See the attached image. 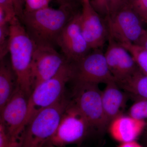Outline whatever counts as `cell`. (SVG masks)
<instances>
[{
    "instance_id": "obj_1",
    "label": "cell",
    "mask_w": 147,
    "mask_h": 147,
    "mask_svg": "<svg viewBox=\"0 0 147 147\" xmlns=\"http://www.w3.org/2000/svg\"><path fill=\"white\" fill-rule=\"evenodd\" d=\"M77 13L73 3L67 4L24 13L21 21L36 44L54 47L64 28Z\"/></svg>"
},
{
    "instance_id": "obj_2",
    "label": "cell",
    "mask_w": 147,
    "mask_h": 147,
    "mask_svg": "<svg viewBox=\"0 0 147 147\" xmlns=\"http://www.w3.org/2000/svg\"><path fill=\"white\" fill-rule=\"evenodd\" d=\"M10 29L9 53L11 64L17 77L18 86L29 97L32 92L31 68L36 43L18 17L11 21Z\"/></svg>"
},
{
    "instance_id": "obj_3",
    "label": "cell",
    "mask_w": 147,
    "mask_h": 147,
    "mask_svg": "<svg viewBox=\"0 0 147 147\" xmlns=\"http://www.w3.org/2000/svg\"><path fill=\"white\" fill-rule=\"evenodd\" d=\"M69 100L65 94L34 116L25 127L18 147L45 146L57 130Z\"/></svg>"
},
{
    "instance_id": "obj_4",
    "label": "cell",
    "mask_w": 147,
    "mask_h": 147,
    "mask_svg": "<svg viewBox=\"0 0 147 147\" xmlns=\"http://www.w3.org/2000/svg\"><path fill=\"white\" fill-rule=\"evenodd\" d=\"M73 68L67 62L56 75L38 84L28 98L25 127L37 113L54 105L64 95L66 85L72 81Z\"/></svg>"
},
{
    "instance_id": "obj_5",
    "label": "cell",
    "mask_w": 147,
    "mask_h": 147,
    "mask_svg": "<svg viewBox=\"0 0 147 147\" xmlns=\"http://www.w3.org/2000/svg\"><path fill=\"white\" fill-rule=\"evenodd\" d=\"M92 130L84 114L70 99L57 130L45 146L67 147L80 144Z\"/></svg>"
},
{
    "instance_id": "obj_6",
    "label": "cell",
    "mask_w": 147,
    "mask_h": 147,
    "mask_svg": "<svg viewBox=\"0 0 147 147\" xmlns=\"http://www.w3.org/2000/svg\"><path fill=\"white\" fill-rule=\"evenodd\" d=\"M105 20L109 37L122 45L137 44L147 33L143 21L128 4L110 13Z\"/></svg>"
},
{
    "instance_id": "obj_7",
    "label": "cell",
    "mask_w": 147,
    "mask_h": 147,
    "mask_svg": "<svg viewBox=\"0 0 147 147\" xmlns=\"http://www.w3.org/2000/svg\"><path fill=\"white\" fill-rule=\"evenodd\" d=\"M71 100L87 119L93 130L103 132L108 128L98 85L74 82Z\"/></svg>"
},
{
    "instance_id": "obj_8",
    "label": "cell",
    "mask_w": 147,
    "mask_h": 147,
    "mask_svg": "<svg viewBox=\"0 0 147 147\" xmlns=\"http://www.w3.org/2000/svg\"><path fill=\"white\" fill-rule=\"evenodd\" d=\"M29 97L17 86L12 97L1 111L0 123L10 137L13 147H18L25 129Z\"/></svg>"
},
{
    "instance_id": "obj_9",
    "label": "cell",
    "mask_w": 147,
    "mask_h": 147,
    "mask_svg": "<svg viewBox=\"0 0 147 147\" xmlns=\"http://www.w3.org/2000/svg\"><path fill=\"white\" fill-rule=\"evenodd\" d=\"M67 62L54 46L36 44L31 68L32 91L38 84L56 75Z\"/></svg>"
},
{
    "instance_id": "obj_10",
    "label": "cell",
    "mask_w": 147,
    "mask_h": 147,
    "mask_svg": "<svg viewBox=\"0 0 147 147\" xmlns=\"http://www.w3.org/2000/svg\"><path fill=\"white\" fill-rule=\"evenodd\" d=\"M80 60L71 63L73 82L95 84H108L115 81L102 50H92Z\"/></svg>"
},
{
    "instance_id": "obj_11",
    "label": "cell",
    "mask_w": 147,
    "mask_h": 147,
    "mask_svg": "<svg viewBox=\"0 0 147 147\" xmlns=\"http://www.w3.org/2000/svg\"><path fill=\"white\" fill-rule=\"evenodd\" d=\"M79 12L67 24L58 37L57 45L68 62L75 63L90 53L91 49L84 38L80 24Z\"/></svg>"
},
{
    "instance_id": "obj_12",
    "label": "cell",
    "mask_w": 147,
    "mask_h": 147,
    "mask_svg": "<svg viewBox=\"0 0 147 147\" xmlns=\"http://www.w3.org/2000/svg\"><path fill=\"white\" fill-rule=\"evenodd\" d=\"M82 3L80 13L82 34L91 50H101L109 37L105 20L93 8L90 2Z\"/></svg>"
},
{
    "instance_id": "obj_13",
    "label": "cell",
    "mask_w": 147,
    "mask_h": 147,
    "mask_svg": "<svg viewBox=\"0 0 147 147\" xmlns=\"http://www.w3.org/2000/svg\"><path fill=\"white\" fill-rule=\"evenodd\" d=\"M108 42L104 55L110 72L118 83L132 76L139 69L128 50L109 37Z\"/></svg>"
},
{
    "instance_id": "obj_14",
    "label": "cell",
    "mask_w": 147,
    "mask_h": 147,
    "mask_svg": "<svg viewBox=\"0 0 147 147\" xmlns=\"http://www.w3.org/2000/svg\"><path fill=\"white\" fill-rule=\"evenodd\" d=\"M146 125L145 121L122 114L112 121L108 127L113 139L123 143L136 141L144 132Z\"/></svg>"
},
{
    "instance_id": "obj_15",
    "label": "cell",
    "mask_w": 147,
    "mask_h": 147,
    "mask_svg": "<svg viewBox=\"0 0 147 147\" xmlns=\"http://www.w3.org/2000/svg\"><path fill=\"white\" fill-rule=\"evenodd\" d=\"M127 96L117 84L112 81L106 84L102 91V107L107 125L114 119L122 115L126 105Z\"/></svg>"
},
{
    "instance_id": "obj_16",
    "label": "cell",
    "mask_w": 147,
    "mask_h": 147,
    "mask_svg": "<svg viewBox=\"0 0 147 147\" xmlns=\"http://www.w3.org/2000/svg\"><path fill=\"white\" fill-rule=\"evenodd\" d=\"M18 86L17 77L10 61L6 58L0 63V111H1Z\"/></svg>"
},
{
    "instance_id": "obj_17",
    "label": "cell",
    "mask_w": 147,
    "mask_h": 147,
    "mask_svg": "<svg viewBox=\"0 0 147 147\" xmlns=\"http://www.w3.org/2000/svg\"><path fill=\"white\" fill-rule=\"evenodd\" d=\"M117 84L134 99H147V75L140 69L127 79Z\"/></svg>"
},
{
    "instance_id": "obj_18",
    "label": "cell",
    "mask_w": 147,
    "mask_h": 147,
    "mask_svg": "<svg viewBox=\"0 0 147 147\" xmlns=\"http://www.w3.org/2000/svg\"><path fill=\"white\" fill-rule=\"evenodd\" d=\"M122 46L131 54L142 73L147 75V50L143 46L136 44H129Z\"/></svg>"
},
{
    "instance_id": "obj_19",
    "label": "cell",
    "mask_w": 147,
    "mask_h": 147,
    "mask_svg": "<svg viewBox=\"0 0 147 147\" xmlns=\"http://www.w3.org/2000/svg\"><path fill=\"white\" fill-rule=\"evenodd\" d=\"M0 8L13 17L22 20L24 13V0H0Z\"/></svg>"
},
{
    "instance_id": "obj_20",
    "label": "cell",
    "mask_w": 147,
    "mask_h": 147,
    "mask_svg": "<svg viewBox=\"0 0 147 147\" xmlns=\"http://www.w3.org/2000/svg\"><path fill=\"white\" fill-rule=\"evenodd\" d=\"M128 111V115L147 122V99L135 98Z\"/></svg>"
},
{
    "instance_id": "obj_21",
    "label": "cell",
    "mask_w": 147,
    "mask_h": 147,
    "mask_svg": "<svg viewBox=\"0 0 147 147\" xmlns=\"http://www.w3.org/2000/svg\"><path fill=\"white\" fill-rule=\"evenodd\" d=\"M10 24L0 26V59L5 58L9 53Z\"/></svg>"
},
{
    "instance_id": "obj_22",
    "label": "cell",
    "mask_w": 147,
    "mask_h": 147,
    "mask_svg": "<svg viewBox=\"0 0 147 147\" xmlns=\"http://www.w3.org/2000/svg\"><path fill=\"white\" fill-rule=\"evenodd\" d=\"M24 13H30L49 7L51 0H24Z\"/></svg>"
},
{
    "instance_id": "obj_23",
    "label": "cell",
    "mask_w": 147,
    "mask_h": 147,
    "mask_svg": "<svg viewBox=\"0 0 147 147\" xmlns=\"http://www.w3.org/2000/svg\"><path fill=\"white\" fill-rule=\"evenodd\" d=\"M128 4L143 22L147 23V0H128Z\"/></svg>"
},
{
    "instance_id": "obj_24",
    "label": "cell",
    "mask_w": 147,
    "mask_h": 147,
    "mask_svg": "<svg viewBox=\"0 0 147 147\" xmlns=\"http://www.w3.org/2000/svg\"><path fill=\"white\" fill-rule=\"evenodd\" d=\"M111 0H90L93 8L100 16L106 18L110 14Z\"/></svg>"
},
{
    "instance_id": "obj_25",
    "label": "cell",
    "mask_w": 147,
    "mask_h": 147,
    "mask_svg": "<svg viewBox=\"0 0 147 147\" xmlns=\"http://www.w3.org/2000/svg\"><path fill=\"white\" fill-rule=\"evenodd\" d=\"M0 147H13L12 143L2 124L0 123Z\"/></svg>"
},
{
    "instance_id": "obj_26",
    "label": "cell",
    "mask_w": 147,
    "mask_h": 147,
    "mask_svg": "<svg viewBox=\"0 0 147 147\" xmlns=\"http://www.w3.org/2000/svg\"><path fill=\"white\" fill-rule=\"evenodd\" d=\"M128 0H111L110 13L128 4Z\"/></svg>"
},
{
    "instance_id": "obj_27",
    "label": "cell",
    "mask_w": 147,
    "mask_h": 147,
    "mask_svg": "<svg viewBox=\"0 0 147 147\" xmlns=\"http://www.w3.org/2000/svg\"><path fill=\"white\" fill-rule=\"evenodd\" d=\"M118 147H143L136 141L121 143Z\"/></svg>"
},
{
    "instance_id": "obj_28",
    "label": "cell",
    "mask_w": 147,
    "mask_h": 147,
    "mask_svg": "<svg viewBox=\"0 0 147 147\" xmlns=\"http://www.w3.org/2000/svg\"><path fill=\"white\" fill-rule=\"evenodd\" d=\"M137 45L143 46L147 50V36L146 34L141 40H140V42Z\"/></svg>"
},
{
    "instance_id": "obj_29",
    "label": "cell",
    "mask_w": 147,
    "mask_h": 147,
    "mask_svg": "<svg viewBox=\"0 0 147 147\" xmlns=\"http://www.w3.org/2000/svg\"><path fill=\"white\" fill-rule=\"evenodd\" d=\"M57 2L60 4L61 5L73 3L74 0H57Z\"/></svg>"
},
{
    "instance_id": "obj_30",
    "label": "cell",
    "mask_w": 147,
    "mask_h": 147,
    "mask_svg": "<svg viewBox=\"0 0 147 147\" xmlns=\"http://www.w3.org/2000/svg\"><path fill=\"white\" fill-rule=\"evenodd\" d=\"M144 134L146 138H147V122H146V127H145L144 130Z\"/></svg>"
},
{
    "instance_id": "obj_31",
    "label": "cell",
    "mask_w": 147,
    "mask_h": 147,
    "mask_svg": "<svg viewBox=\"0 0 147 147\" xmlns=\"http://www.w3.org/2000/svg\"><path fill=\"white\" fill-rule=\"evenodd\" d=\"M90 0H82V3L90 2Z\"/></svg>"
},
{
    "instance_id": "obj_32",
    "label": "cell",
    "mask_w": 147,
    "mask_h": 147,
    "mask_svg": "<svg viewBox=\"0 0 147 147\" xmlns=\"http://www.w3.org/2000/svg\"><path fill=\"white\" fill-rule=\"evenodd\" d=\"M44 147H55V146H45Z\"/></svg>"
},
{
    "instance_id": "obj_33",
    "label": "cell",
    "mask_w": 147,
    "mask_h": 147,
    "mask_svg": "<svg viewBox=\"0 0 147 147\" xmlns=\"http://www.w3.org/2000/svg\"><path fill=\"white\" fill-rule=\"evenodd\" d=\"M146 147H147V138H146Z\"/></svg>"
},
{
    "instance_id": "obj_34",
    "label": "cell",
    "mask_w": 147,
    "mask_h": 147,
    "mask_svg": "<svg viewBox=\"0 0 147 147\" xmlns=\"http://www.w3.org/2000/svg\"><path fill=\"white\" fill-rule=\"evenodd\" d=\"M146 35L147 36V32Z\"/></svg>"
}]
</instances>
